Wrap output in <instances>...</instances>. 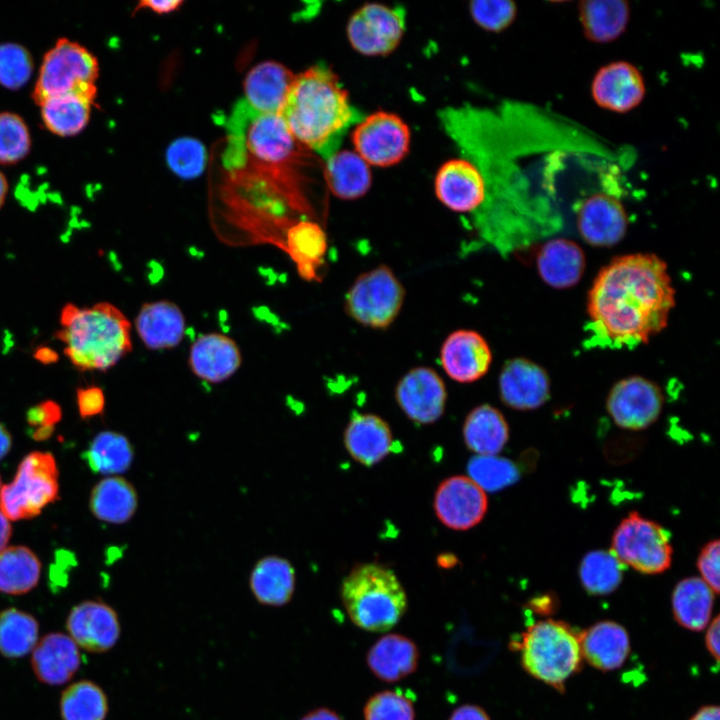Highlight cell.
<instances>
[{
    "mask_svg": "<svg viewBox=\"0 0 720 720\" xmlns=\"http://www.w3.org/2000/svg\"><path fill=\"white\" fill-rule=\"evenodd\" d=\"M674 306L667 265L650 253L614 258L599 271L587 299L592 330L613 346L647 343L667 326Z\"/></svg>",
    "mask_w": 720,
    "mask_h": 720,
    "instance_id": "1",
    "label": "cell"
},
{
    "mask_svg": "<svg viewBox=\"0 0 720 720\" xmlns=\"http://www.w3.org/2000/svg\"><path fill=\"white\" fill-rule=\"evenodd\" d=\"M279 115L294 139L324 160L338 151L349 128L364 118L325 64L295 76Z\"/></svg>",
    "mask_w": 720,
    "mask_h": 720,
    "instance_id": "2",
    "label": "cell"
},
{
    "mask_svg": "<svg viewBox=\"0 0 720 720\" xmlns=\"http://www.w3.org/2000/svg\"><path fill=\"white\" fill-rule=\"evenodd\" d=\"M55 338L64 354L80 371H106L132 350L131 324L123 312L108 302L91 307L63 306Z\"/></svg>",
    "mask_w": 720,
    "mask_h": 720,
    "instance_id": "3",
    "label": "cell"
},
{
    "mask_svg": "<svg viewBox=\"0 0 720 720\" xmlns=\"http://www.w3.org/2000/svg\"><path fill=\"white\" fill-rule=\"evenodd\" d=\"M341 598L352 622L368 631H387L407 608L405 590L395 573L376 563L355 566L344 578Z\"/></svg>",
    "mask_w": 720,
    "mask_h": 720,
    "instance_id": "4",
    "label": "cell"
},
{
    "mask_svg": "<svg viewBox=\"0 0 720 720\" xmlns=\"http://www.w3.org/2000/svg\"><path fill=\"white\" fill-rule=\"evenodd\" d=\"M521 661L534 678L562 689L582 659L579 636L569 625L547 619L531 625L522 635Z\"/></svg>",
    "mask_w": 720,
    "mask_h": 720,
    "instance_id": "5",
    "label": "cell"
},
{
    "mask_svg": "<svg viewBox=\"0 0 720 720\" xmlns=\"http://www.w3.org/2000/svg\"><path fill=\"white\" fill-rule=\"evenodd\" d=\"M99 63L86 47L68 38H60L45 53L34 89L33 101L39 106L48 98L80 94L96 99Z\"/></svg>",
    "mask_w": 720,
    "mask_h": 720,
    "instance_id": "6",
    "label": "cell"
},
{
    "mask_svg": "<svg viewBox=\"0 0 720 720\" xmlns=\"http://www.w3.org/2000/svg\"><path fill=\"white\" fill-rule=\"evenodd\" d=\"M58 496V469L49 452H31L20 462L14 480L2 486L0 508L9 520L37 516Z\"/></svg>",
    "mask_w": 720,
    "mask_h": 720,
    "instance_id": "7",
    "label": "cell"
},
{
    "mask_svg": "<svg viewBox=\"0 0 720 720\" xmlns=\"http://www.w3.org/2000/svg\"><path fill=\"white\" fill-rule=\"evenodd\" d=\"M405 289L387 265L360 274L345 295L344 309L357 323L372 329H386L397 318Z\"/></svg>",
    "mask_w": 720,
    "mask_h": 720,
    "instance_id": "8",
    "label": "cell"
},
{
    "mask_svg": "<svg viewBox=\"0 0 720 720\" xmlns=\"http://www.w3.org/2000/svg\"><path fill=\"white\" fill-rule=\"evenodd\" d=\"M611 553L623 566L659 574L671 566L673 548L670 534L662 526L633 511L617 526Z\"/></svg>",
    "mask_w": 720,
    "mask_h": 720,
    "instance_id": "9",
    "label": "cell"
},
{
    "mask_svg": "<svg viewBox=\"0 0 720 720\" xmlns=\"http://www.w3.org/2000/svg\"><path fill=\"white\" fill-rule=\"evenodd\" d=\"M408 125L396 114L377 111L355 125L352 143L355 152L370 166L389 167L399 163L410 147Z\"/></svg>",
    "mask_w": 720,
    "mask_h": 720,
    "instance_id": "10",
    "label": "cell"
},
{
    "mask_svg": "<svg viewBox=\"0 0 720 720\" xmlns=\"http://www.w3.org/2000/svg\"><path fill=\"white\" fill-rule=\"evenodd\" d=\"M405 31V10L379 3L365 4L347 23L352 48L365 56H383L399 44Z\"/></svg>",
    "mask_w": 720,
    "mask_h": 720,
    "instance_id": "11",
    "label": "cell"
},
{
    "mask_svg": "<svg viewBox=\"0 0 720 720\" xmlns=\"http://www.w3.org/2000/svg\"><path fill=\"white\" fill-rule=\"evenodd\" d=\"M664 397L658 385L642 376L621 379L611 388L607 411L621 428L642 430L660 416Z\"/></svg>",
    "mask_w": 720,
    "mask_h": 720,
    "instance_id": "12",
    "label": "cell"
},
{
    "mask_svg": "<svg viewBox=\"0 0 720 720\" xmlns=\"http://www.w3.org/2000/svg\"><path fill=\"white\" fill-rule=\"evenodd\" d=\"M433 505L436 516L446 527L462 531L481 522L488 500L485 491L469 476L457 475L440 483Z\"/></svg>",
    "mask_w": 720,
    "mask_h": 720,
    "instance_id": "13",
    "label": "cell"
},
{
    "mask_svg": "<svg viewBox=\"0 0 720 720\" xmlns=\"http://www.w3.org/2000/svg\"><path fill=\"white\" fill-rule=\"evenodd\" d=\"M395 399L405 415L417 424H431L444 413L447 391L443 379L429 367H415L398 381Z\"/></svg>",
    "mask_w": 720,
    "mask_h": 720,
    "instance_id": "14",
    "label": "cell"
},
{
    "mask_svg": "<svg viewBox=\"0 0 720 720\" xmlns=\"http://www.w3.org/2000/svg\"><path fill=\"white\" fill-rule=\"evenodd\" d=\"M646 85L641 71L624 60L601 66L591 82V95L602 109L626 113L641 104Z\"/></svg>",
    "mask_w": 720,
    "mask_h": 720,
    "instance_id": "15",
    "label": "cell"
},
{
    "mask_svg": "<svg viewBox=\"0 0 720 720\" xmlns=\"http://www.w3.org/2000/svg\"><path fill=\"white\" fill-rule=\"evenodd\" d=\"M438 200L455 212H475L486 199V184L479 168L466 158L446 161L434 181Z\"/></svg>",
    "mask_w": 720,
    "mask_h": 720,
    "instance_id": "16",
    "label": "cell"
},
{
    "mask_svg": "<svg viewBox=\"0 0 720 720\" xmlns=\"http://www.w3.org/2000/svg\"><path fill=\"white\" fill-rule=\"evenodd\" d=\"M66 630L76 645L90 653H103L115 646L120 624L115 610L101 601L87 600L74 606Z\"/></svg>",
    "mask_w": 720,
    "mask_h": 720,
    "instance_id": "17",
    "label": "cell"
},
{
    "mask_svg": "<svg viewBox=\"0 0 720 720\" xmlns=\"http://www.w3.org/2000/svg\"><path fill=\"white\" fill-rule=\"evenodd\" d=\"M628 217L624 206L612 195L596 193L586 198L577 210V228L588 244L611 247L625 236Z\"/></svg>",
    "mask_w": 720,
    "mask_h": 720,
    "instance_id": "18",
    "label": "cell"
},
{
    "mask_svg": "<svg viewBox=\"0 0 720 720\" xmlns=\"http://www.w3.org/2000/svg\"><path fill=\"white\" fill-rule=\"evenodd\" d=\"M492 352L485 338L474 330L459 329L450 333L440 349V363L445 373L459 383L482 378L490 368Z\"/></svg>",
    "mask_w": 720,
    "mask_h": 720,
    "instance_id": "19",
    "label": "cell"
},
{
    "mask_svg": "<svg viewBox=\"0 0 720 720\" xmlns=\"http://www.w3.org/2000/svg\"><path fill=\"white\" fill-rule=\"evenodd\" d=\"M498 384L502 402L516 410L539 408L550 394V380L545 369L522 357L510 359L503 365Z\"/></svg>",
    "mask_w": 720,
    "mask_h": 720,
    "instance_id": "20",
    "label": "cell"
},
{
    "mask_svg": "<svg viewBox=\"0 0 720 720\" xmlns=\"http://www.w3.org/2000/svg\"><path fill=\"white\" fill-rule=\"evenodd\" d=\"M81 665L79 647L61 632H51L37 642L31 666L36 678L47 685L59 686L70 681Z\"/></svg>",
    "mask_w": 720,
    "mask_h": 720,
    "instance_id": "21",
    "label": "cell"
},
{
    "mask_svg": "<svg viewBox=\"0 0 720 720\" xmlns=\"http://www.w3.org/2000/svg\"><path fill=\"white\" fill-rule=\"evenodd\" d=\"M189 365L192 372L209 383H221L231 377L241 365V353L236 342L220 333L200 336L191 346Z\"/></svg>",
    "mask_w": 720,
    "mask_h": 720,
    "instance_id": "22",
    "label": "cell"
},
{
    "mask_svg": "<svg viewBox=\"0 0 720 720\" xmlns=\"http://www.w3.org/2000/svg\"><path fill=\"white\" fill-rule=\"evenodd\" d=\"M295 75L284 65L266 61L253 67L244 81V101L257 113L279 114Z\"/></svg>",
    "mask_w": 720,
    "mask_h": 720,
    "instance_id": "23",
    "label": "cell"
},
{
    "mask_svg": "<svg viewBox=\"0 0 720 720\" xmlns=\"http://www.w3.org/2000/svg\"><path fill=\"white\" fill-rule=\"evenodd\" d=\"M344 444L354 460L372 466L391 452L392 432L388 423L377 415L354 414L345 429Z\"/></svg>",
    "mask_w": 720,
    "mask_h": 720,
    "instance_id": "24",
    "label": "cell"
},
{
    "mask_svg": "<svg viewBox=\"0 0 720 720\" xmlns=\"http://www.w3.org/2000/svg\"><path fill=\"white\" fill-rule=\"evenodd\" d=\"M137 333L151 350L177 346L184 337L185 318L173 302L160 300L142 305L135 321Z\"/></svg>",
    "mask_w": 720,
    "mask_h": 720,
    "instance_id": "25",
    "label": "cell"
},
{
    "mask_svg": "<svg viewBox=\"0 0 720 720\" xmlns=\"http://www.w3.org/2000/svg\"><path fill=\"white\" fill-rule=\"evenodd\" d=\"M536 265L541 279L550 287L566 289L576 285L585 270V254L574 241L549 240L540 248Z\"/></svg>",
    "mask_w": 720,
    "mask_h": 720,
    "instance_id": "26",
    "label": "cell"
},
{
    "mask_svg": "<svg viewBox=\"0 0 720 720\" xmlns=\"http://www.w3.org/2000/svg\"><path fill=\"white\" fill-rule=\"evenodd\" d=\"M578 636L582 657L599 670L618 669L628 657V633L616 622H598Z\"/></svg>",
    "mask_w": 720,
    "mask_h": 720,
    "instance_id": "27",
    "label": "cell"
},
{
    "mask_svg": "<svg viewBox=\"0 0 720 720\" xmlns=\"http://www.w3.org/2000/svg\"><path fill=\"white\" fill-rule=\"evenodd\" d=\"M585 38L598 44L618 39L627 29L630 6L625 0H585L578 5Z\"/></svg>",
    "mask_w": 720,
    "mask_h": 720,
    "instance_id": "28",
    "label": "cell"
},
{
    "mask_svg": "<svg viewBox=\"0 0 720 720\" xmlns=\"http://www.w3.org/2000/svg\"><path fill=\"white\" fill-rule=\"evenodd\" d=\"M283 250L290 256L304 280H319L318 268L327 250V238L319 224L298 220L284 234Z\"/></svg>",
    "mask_w": 720,
    "mask_h": 720,
    "instance_id": "29",
    "label": "cell"
},
{
    "mask_svg": "<svg viewBox=\"0 0 720 720\" xmlns=\"http://www.w3.org/2000/svg\"><path fill=\"white\" fill-rule=\"evenodd\" d=\"M249 586L259 603L276 607L285 605L295 590L294 568L285 558L265 556L253 567Z\"/></svg>",
    "mask_w": 720,
    "mask_h": 720,
    "instance_id": "30",
    "label": "cell"
},
{
    "mask_svg": "<svg viewBox=\"0 0 720 720\" xmlns=\"http://www.w3.org/2000/svg\"><path fill=\"white\" fill-rule=\"evenodd\" d=\"M325 161L324 178L337 198L355 200L367 193L372 182L370 166L355 151H337Z\"/></svg>",
    "mask_w": 720,
    "mask_h": 720,
    "instance_id": "31",
    "label": "cell"
},
{
    "mask_svg": "<svg viewBox=\"0 0 720 720\" xmlns=\"http://www.w3.org/2000/svg\"><path fill=\"white\" fill-rule=\"evenodd\" d=\"M463 436L466 446L479 456L498 454L509 438L508 424L503 414L489 404L475 407L467 415Z\"/></svg>",
    "mask_w": 720,
    "mask_h": 720,
    "instance_id": "32",
    "label": "cell"
},
{
    "mask_svg": "<svg viewBox=\"0 0 720 720\" xmlns=\"http://www.w3.org/2000/svg\"><path fill=\"white\" fill-rule=\"evenodd\" d=\"M368 665L373 673L387 682L398 681L411 674L417 667L418 651L408 638L388 634L370 649Z\"/></svg>",
    "mask_w": 720,
    "mask_h": 720,
    "instance_id": "33",
    "label": "cell"
},
{
    "mask_svg": "<svg viewBox=\"0 0 720 720\" xmlns=\"http://www.w3.org/2000/svg\"><path fill=\"white\" fill-rule=\"evenodd\" d=\"M89 506L97 519L123 524L135 514L138 496L134 486L125 478L111 476L102 479L94 486Z\"/></svg>",
    "mask_w": 720,
    "mask_h": 720,
    "instance_id": "34",
    "label": "cell"
},
{
    "mask_svg": "<svg viewBox=\"0 0 720 720\" xmlns=\"http://www.w3.org/2000/svg\"><path fill=\"white\" fill-rule=\"evenodd\" d=\"M94 102V99L73 93L48 98L39 105L42 122L54 135H78L89 123Z\"/></svg>",
    "mask_w": 720,
    "mask_h": 720,
    "instance_id": "35",
    "label": "cell"
},
{
    "mask_svg": "<svg viewBox=\"0 0 720 720\" xmlns=\"http://www.w3.org/2000/svg\"><path fill=\"white\" fill-rule=\"evenodd\" d=\"M714 592L700 578L681 580L672 593V610L676 621L692 631L703 630L710 621Z\"/></svg>",
    "mask_w": 720,
    "mask_h": 720,
    "instance_id": "36",
    "label": "cell"
},
{
    "mask_svg": "<svg viewBox=\"0 0 720 720\" xmlns=\"http://www.w3.org/2000/svg\"><path fill=\"white\" fill-rule=\"evenodd\" d=\"M41 564L25 546L6 547L0 551V592L21 595L38 583Z\"/></svg>",
    "mask_w": 720,
    "mask_h": 720,
    "instance_id": "37",
    "label": "cell"
},
{
    "mask_svg": "<svg viewBox=\"0 0 720 720\" xmlns=\"http://www.w3.org/2000/svg\"><path fill=\"white\" fill-rule=\"evenodd\" d=\"M94 473L114 475L126 472L133 461V447L124 435L114 431L97 434L83 454Z\"/></svg>",
    "mask_w": 720,
    "mask_h": 720,
    "instance_id": "38",
    "label": "cell"
},
{
    "mask_svg": "<svg viewBox=\"0 0 720 720\" xmlns=\"http://www.w3.org/2000/svg\"><path fill=\"white\" fill-rule=\"evenodd\" d=\"M39 641V623L35 617L17 608L0 612V654L21 658L33 651Z\"/></svg>",
    "mask_w": 720,
    "mask_h": 720,
    "instance_id": "39",
    "label": "cell"
},
{
    "mask_svg": "<svg viewBox=\"0 0 720 720\" xmlns=\"http://www.w3.org/2000/svg\"><path fill=\"white\" fill-rule=\"evenodd\" d=\"M62 720H105L108 700L102 688L90 680L69 685L60 697Z\"/></svg>",
    "mask_w": 720,
    "mask_h": 720,
    "instance_id": "40",
    "label": "cell"
},
{
    "mask_svg": "<svg viewBox=\"0 0 720 720\" xmlns=\"http://www.w3.org/2000/svg\"><path fill=\"white\" fill-rule=\"evenodd\" d=\"M623 565L611 553L603 550L588 552L579 567L581 583L589 594L607 595L622 581Z\"/></svg>",
    "mask_w": 720,
    "mask_h": 720,
    "instance_id": "41",
    "label": "cell"
},
{
    "mask_svg": "<svg viewBox=\"0 0 720 720\" xmlns=\"http://www.w3.org/2000/svg\"><path fill=\"white\" fill-rule=\"evenodd\" d=\"M31 135L25 120L18 114L0 112V164H16L27 157Z\"/></svg>",
    "mask_w": 720,
    "mask_h": 720,
    "instance_id": "42",
    "label": "cell"
},
{
    "mask_svg": "<svg viewBox=\"0 0 720 720\" xmlns=\"http://www.w3.org/2000/svg\"><path fill=\"white\" fill-rule=\"evenodd\" d=\"M467 470L473 481L491 492L508 487L519 478L518 469L510 460L495 455L473 457Z\"/></svg>",
    "mask_w": 720,
    "mask_h": 720,
    "instance_id": "43",
    "label": "cell"
},
{
    "mask_svg": "<svg viewBox=\"0 0 720 720\" xmlns=\"http://www.w3.org/2000/svg\"><path fill=\"white\" fill-rule=\"evenodd\" d=\"M34 70L31 53L21 44L0 43V85L17 90L26 85Z\"/></svg>",
    "mask_w": 720,
    "mask_h": 720,
    "instance_id": "44",
    "label": "cell"
},
{
    "mask_svg": "<svg viewBox=\"0 0 720 720\" xmlns=\"http://www.w3.org/2000/svg\"><path fill=\"white\" fill-rule=\"evenodd\" d=\"M166 160L169 168L177 176L192 179L204 171L207 152L204 145L197 139L181 137L169 145Z\"/></svg>",
    "mask_w": 720,
    "mask_h": 720,
    "instance_id": "45",
    "label": "cell"
},
{
    "mask_svg": "<svg viewBox=\"0 0 720 720\" xmlns=\"http://www.w3.org/2000/svg\"><path fill=\"white\" fill-rule=\"evenodd\" d=\"M476 24L490 32H501L509 27L517 14V6L508 0H475L469 4Z\"/></svg>",
    "mask_w": 720,
    "mask_h": 720,
    "instance_id": "46",
    "label": "cell"
},
{
    "mask_svg": "<svg viewBox=\"0 0 720 720\" xmlns=\"http://www.w3.org/2000/svg\"><path fill=\"white\" fill-rule=\"evenodd\" d=\"M365 720H414L411 700L405 695L385 691L374 695L364 710Z\"/></svg>",
    "mask_w": 720,
    "mask_h": 720,
    "instance_id": "47",
    "label": "cell"
},
{
    "mask_svg": "<svg viewBox=\"0 0 720 720\" xmlns=\"http://www.w3.org/2000/svg\"><path fill=\"white\" fill-rule=\"evenodd\" d=\"M719 547L718 539L708 542L701 550L697 567L703 577V581L714 593L719 592Z\"/></svg>",
    "mask_w": 720,
    "mask_h": 720,
    "instance_id": "48",
    "label": "cell"
},
{
    "mask_svg": "<svg viewBox=\"0 0 720 720\" xmlns=\"http://www.w3.org/2000/svg\"><path fill=\"white\" fill-rule=\"evenodd\" d=\"M76 402L82 418L102 414L105 407L104 392L100 387L94 385L78 388L76 392Z\"/></svg>",
    "mask_w": 720,
    "mask_h": 720,
    "instance_id": "49",
    "label": "cell"
},
{
    "mask_svg": "<svg viewBox=\"0 0 720 720\" xmlns=\"http://www.w3.org/2000/svg\"><path fill=\"white\" fill-rule=\"evenodd\" d=\"M60 406L52 401L46 400L27 411V421L30 426L37 428L53 427L61 419Z\"/></svg>",
    "mask_w": 720,
    "mask_h": 720,
    "instance_id": "50",
    "label": "cell"
},
{
    "mask_svg": "<svg viewBox=\"0 0 720 720\" xmlns=\"http://www.w3.org/2000/svg\"><path fill=\"white\" fill-rule=\"evenodd\" d=\"M720 617L717 615L710 623L706 632V647L711 656L719 661V643H720Z\"/></svg>",
    "mask_w": 720,
    "mask_h": 720,
    "instance_id": "51",
    "label": "cell"
},
{
    "mask_svg": "<svg viewBox=\"0 0 720 720\" xmlns=\"http://www.w3.org/2000/svg\"><path fill=\"white\" fill-rule=\"evenodd\" d=\"M183 4L180 0H166V1H155L145 0L140 1L136 6L135 11L141 8L150 9L157 14H168L178 9Z\"/></svg>",
    "mask_w": 720,
    "mask_h": 720,
    "instance_id": "52",
    "label": "cell"
},
{
    "mask_svg": "<svg viewBox=\"0 0 720 720\" xmlns=\"http://www.w3.org/2000/svg\"><path fill=\"white\" fill-rule=\"evenodd\" d=\"M449 720H489V718L481 708L464 705L456 709Z\"/></svg>",
    "mask_w": 720,
    "mask_h": 720,
    "instance_id": "53",
    "label": "cell"
},
{
    "mask_svg": "<svg viewBox=\"0 0 720 720\" xmlns=\"http://www.w3.org/2000/svg\"><path fill=\"white\" fill-rule=\"evenodd\" d=\"M11 536V525L9 519L0 508V551L6 548Z\"/></svg>",
    "mask_w": 720,
    "mask_h": 720,
    "instance_id": "54",
    "label": "cell"
},
{
    "mask_svg": "<svg viewBox=\"0 0 720 720\" xmlns=\"http://www.w3.org/2000/svg\"><path fill=\"white\" fill-rule=\"evenodd\" d=\"M720 710L718 706L702 707L690 720H720Z\"/></svg>",
    "mask_w": 720,
    "mask_h": 720,
    "instance_id": "55",
    "label": "cell"
},
{
    "mask_svg": "<svg viewBox=\"0 0 720 720\" xmlns=\"http://www.w3.org/2000/svg\"><path fill=\"white\" fill-rule=\"evenodd\" d=\"M301 720H341L340 717L328 709H318L304 716Z\"/></svg>",
    "mask_w": 720,
    "mask_h": 720,
    "instance_id": "56",
    "label": "cell"
},
{
    "mask_svg": "<svg viewBox=\"0 0 720 720\" xmlns=\"http://www.w3.org/2000/svg\"><path fill=\"white\" fill-rule=\"evenodd\" d=\"M34 357L44 364L53 363L58 359L56 352L49 347L37 348L34 353Z\"/></svg>",
    "mask_w": 720,
    "mask_h": 720,
    "instance_id": "57",
    "label": "cell"
},
{
    "mask_svg": "<svg viewBox=\"0 0 720 720\" xmlns=\"http://www.w3.org/2000/svg\"><path fill=\"white\" fill-rule=\"evenodd\" d=\"M11 443L12 438L9 431L0 423V460L9 452Z\"/></svg>",
    "mask_w": 720,
    "mask_h": 720,
    "instance_id": "58",
    "label": "cell"
},
{
    "mask_svg": "<svg viewBox=\"0 0 720 720\" xmlns=\"http://www.w3.org/2000/svg\"><path fill=\"white\" fill-rule=\"evenodd\" d=\"M8 181L5 174L0 171V209L4 205L7 194H8Z\"/></svg>",
    "mask_w": 720,
    "mask_h": 720,
    "instance_id": "59",
    "label": "cell"
},
{
    "mask_svg": "<svg viewBox=\"0 0 720 720\" xmlns=\"http://www.w3.org/2000/svg\"><path fill=\"white\" fill-rule=\"evenodd\" d=\"M1 488H2V484H1V478H0V491H1Z\"/></svg>",
    "mask_w": 720,
    "mask_h": 720,
    "instance_id": "60",
    "label": "cell"
}]
</instances>
